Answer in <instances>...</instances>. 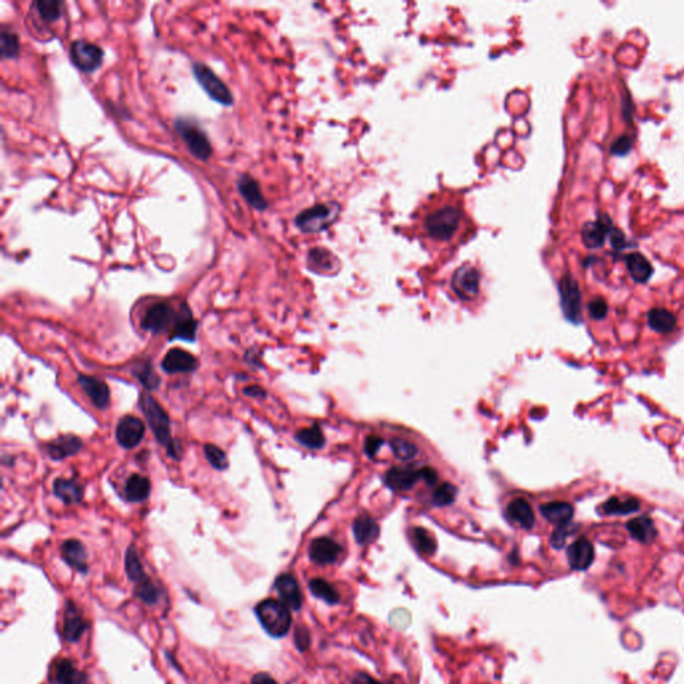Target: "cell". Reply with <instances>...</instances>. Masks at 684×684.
<instances>
[{
    "label": "cell",
    "instance_id": "6da1fadb",
    "mask_svg": "<svg viewBox=\"0 0 684 684\" xmlns=\"http://www.w3.org/2000/svg\"><path fill=\"white\" fill-rule=\"evenodd\" d=\"M467 215L460 203L435 202L425 206L421 214V233L435 246H449L465 234Z\"/></svg>",
    "mask_w": 684,
    "mask_h": 684
},
{
    "label": "cell",
    "instance_id": "7a4b0ae2",
    "mask_svg": "<svg viewBox=\"0 0 684 684\" xmlns=\"http://www.w3.org/2000/svg\"><path fill=\"white\" fill-rule=\"evenodd\" d=\"M256 615L265 631L274 638H282L291 627L290 611L282 602L266 599L256 607Z\"/></svg>",
    "mask_w": 684,
    "mask_h": 684
},
{
    "label": "cell",
    "instance_id": "3957f363",
    "mask_svg": "<svg viewBox=\"0 0 684 684\" xmlns=\"http://www.w3.org/2000/svg\"><path fill=\"white\" fill-rule=\"evenodd\" d=\"M139 407L143 412L157 441L168 448L174 442V439L171 437L170 419L166 411L147 392H143L140 395Z\"/></svg>",
    "mask_w": 684,
    "mask_h": 684
},
{
    "label": "cell",
    "instance_id": "277c9868",
    "mask_svg": "<svg viewBox=\"0 0 684 684\" xmlns=\"http://www.w3.org/2000/svg\"><path fill=\"white\" fill-rule=\"evenodd\" d=\"M175 131L178 133L180 137L182 138L189 152H191L197 159L208 161L212 157L213 147L209 137L194 121L178 118L175 121Z\"/></svg>",
    "mask_w": 684,
    "mask_h": 684
},
{
    "label": "cell",
    "instance_id": "5b68a950",
    "mask_svg": "<svg viewBox=\"0 0 684 684\" xmlns=\"http://www.w3.org/2000/svg\"><path fill=\"white\" fill-rule=\"evenodd\" d=\"M338 213V203H321L298 214L296 218V225L304 233H319L330 226L337 219Z\"/></svg>",
    "mask_w": 684,
    "mask_h": 684
},
{
    "label": "cell",
    "instance_id": "8992f818",
    "mask_svg": "<svg viewBox=\"0 0 684 684\" xmlns=\"http://www.w3.org/2000/svg\"><path fill=\"white\" fill-rule=\"evenodd\" d=\"M191 71L194 74V78L197 79L198 83L201 85V87L215 102H218L224 106H231L234 103L233 94L228 90V86L221 80V78L217 75L210 67H208L203 63H194L191 67Z\"/></svg>",
    "mask_w": 684,
    "mask_h": 684
},
{
    "label": "cell",
    "instance_id": "52a82bcc",
    "mask_svg": "<svg viewBox=\"0 0 684 684\" xmlns=\"http://www.w3.org/2000/svg\"><path fill=\"white\" fill-rule=\"evenodd\" d=\"M178 310H175L168 303H157L149 306L142 317L140 326L152 335L165 333L173 330Z\"/></svg>",
    "mask_w": 684,
    "mask_h": 684
},
{
    "label": "cell",
    "instance_id": "ba28073f",
    "mask_svg": "<svg viewBox=\"0 0 684 684\" xmlns=\"http://www.w3.org/2000/svg\"><path fill=\"white\" fill-rule=\"evenodd\" d=\"M70 58L80 71L94 73L102 66L105 52L98 45L86 41H75L70 47Z\"/></svg>",
    "mask_w": 684,
    "mask_h": 684
},
{
    "label": "cell",
    "instance_id": "9c48e42d",
    "mask_svg": "<svg viewBox=\"0 0 684 684\" xmlns=\"http://www.w3.org/2000/svg\"><path fill=\"white\" fill-rule=\"evenodd\" d=\"M559 291L564 316L578 323L581 321V291L578 281L571 274H565L559 282Z\"/></svg>",
    "mask_w": 684,
    "mask_h": 684
},
{
    "label": "cell",
    "instance_id": "30bf717a",
    "mask_svg": "<svg viewBox=\"0 0 684 684\" xmlns=\"http://www.w3.org/2000/svg\"><path fill=\"white\" fill-rule=\"evenodd\" d=\"M481 274L470 263L457 269L452 278V288L461 300H473L480 291Z\"/></svg>",
    "mask_w": 684,
    "mask_h": 684
},
{
    "label": "cell",
    "instance_id": "8fae6325",
    "mask_svg": "<svg viewBox=\"0 0 684 684\" xmlns=\"http://www.w3.org/2000/svg\"><path fill=\"white\" fill-rule=\"evenodd\" d=\"M146 433V426L136 416H124L117 425V441L124 449H133L140 444Z\"/></svg>",
    "mask_w": 684,
    "mask_h": 684
},
{
    "label": "cell",
    "instance_id": "7c38bea8",
    "mask_svg": "<svg viewBox=\"0 0 684 684\" xmlns=\"http://www.w3.org/2000/svg\"><path fill=\"white\" fill-rule=\"evenodd\" d=\"M275 590L279 595L282 603L291 609V611H300L304 603L303 592L300 588V584L297 579L294 578L291 574H282L275 580Z\"/></svg>",
    "mask_w": 684,
    "mask_h": 684
},
{
    "label": "cell",
    "instance_id": "4fadbf2b",
    "mask_svg": "<svg viewBox=\"0 0 684 684\" xmlns=\"http://www.w3.org/2000/svg\"><path fill=\"white\" fill-rule=\"evenodd\" d=\"M342 553V548L329 537H319L312 541L309 548V556L319 565L333 564Z\"/></svg>",
    "mask_w": 684,
    "mask_h": 684
},
{
    "label": "cell",
    "instance_id": "5bb4252c",
    "mask_svg": "<svg viewBox=\"0 0 684 684\" xmlns=\"http://www.w3.org/2000/svg\"><path fill=\"white\" fill-rule=\"evenodd\" d=\"M198 368L197 357L186 350L174 348L168 350L162 361V369L170 373H191Z\"/></svg>",
    "mask_w": 684,
    "mask_h": 684
},
{
    "label": "cell",
    "instance_id": "9a60e30c",
    "mask_svg": "<svg viewBox=\"0 0 684 684\" xmlns=\"http://www.w3.org/2000/svg\"><path fill=\"white\" fill-rule=\"evenodd\" d=\"M569 567L575 571H585L592 565L595 549L592 543L584 537L574 541L567 549Z\"/></svg>",
    "mask_w": 684,
    "mask_h": 684
},
{
    "label": "cell",
    "instance_id": "2e32d148",
    "mask_svg": "<svg viewBox=\"0 0 684 684\" xmlns=\"http://www.w3.org/2000/svg\"><path fill=\"white\" fill-rule=\"evenodd\" d=\"M78 382L85 391V393L89 395L95 408L106 409L110 404V389L105 381L87 374H79Z\"/></svg>",
    "mask_w": 684,
    "mask_h": 684
},
{
    "label": "cell",
    "instance_id": "e0dca14e",
    "mask_svg": "<svg viewBox=\"0 0 684 684\" xmlns=\"http://www.w3.org/2000/svg\"><path fill=\"white\" fill-rule=\"evenodd\" d=\"M198 322L193 317L190 307L186 304L180 306L175 323L173 330L170 332V340H183V341H194L197 335Z\"/></svg>",
    "mask_w": 684,
    "mask_h": 684
},
{
    "label": "cell",
    "instance_id": "ac0fdd59",
    "mask_svg": "<svg viewBox=\"0 0 684 684\" xmlns=\"http://www.w3.org/2000/svg\"><path fill=\"white\" fill-rule=\"evenodd\" d=\"M83 442L74 435H66L61 436L55 440L50 441L45 446L47 455L54 461H61L67 457L75 456L76 453L82 449Z\"/></svg>",
    "mask_w": 684,
    "mask_h": 684
},
{
    "label": "cell",
    "instance_id": "d6986e66",
    "mask_svg": "<svg viewBox=\"0 0 684 684\" xmlns=\"http://www.w3.org/2000/svg\"><path fill=\"white\" fill-rule=\"evenodd\" d=\"M611 219L607 217H600L597 221L587 222L581 228V240L588 249L602 247L611 230Z\"/></svg>",
    "mask_w": 684,
    "mask_h": 684
},
{
    "label": "cell",
    "instance_id": "ffe728a7",
    "mask_svg": "<svg viewBox=\"0 0 684 684\" xmlns=\"http://www.w3.org/2000/svg\"><path fill=\"white\" fill-rule=\"evenodd\" d=\"M87 623L79 613L75 604L68 602L64 609V620H63V636L67 641H78L85 634Z\"/></svg>",
    "mask_w": 684,
    "mask_h": 684
},
{
    "label": "cell",
    "instance_id": "44dd1931",
    "mask_svg": "<svg viewBox=\"0 0 684 684\" xmlns=\"http://www.w3.org/2000/svg\"><path fill=\"white\" fill-rule=\"evenodd\" d=\"M61 556H63V560L67 562L71 568L76 569L78 572H80V574L87 572V569H89L87 552H86L85 546L79 540H76V539L66 540L61 544Z\"/></svg>",
    "mask_w": 684,
    "mask_h": 684
},
{
    "label": "cell",
    "instance_id": "7402d4cb",
    "mask_svg": "<svg viewBox=\"0 0 684 684\" xmlns=\"http://www.w3.org/2000/svg\"><path fill=\"white\" fill-rule=\"evenodd\" d=\"M237 187H238V191L245 201L252 208H254L256 210L262 212L268 208V202L261 191L259 182L253 177H250L247 174L241 175L238 182H237Z\"/></svg>",
    "mask_w": 684,
    "mask_h": 684
},
{
    "label": "cell",
    "instance_id": "603a6c76",
    "mask_svg": "<svg viewBox=\"0 0 684 684\" xmlns=\"http://www.w3.org/2000/svg\"><path fill=\"white\" fill-rule=\"evenodd\" d=\"M420 479V471L412 467H395L388 471L385 481L389 487L395 490H408Z\"/></svg>",
    "mask_w": 684,
    "mask_h": 684
},
{
    "label": "cell",
    "instance_id": "cb8c5ba5",
    "mask_svg": "<svg viewBox=\"0 0 684 684\" xmlns=\"http://www.w3.org/2000/svg\"><path fill=\"white\" fill-rule=\"evenodd\" d=\"M627 530L635 540L643 544L653 543L657 536L654 520L648 516H640L630 520L627 523Z\"/></svg>",
    "mask_w": 684,
    "mask_h": 684
},
{
    "label": "cell",
    "instance_id": "d4e9b609",
    "mask_svg": "<svg viewBox=\"0 0 684 684\" xmlns=\"http://www.w3.org/2000/svg\"><path fill=\"white\" fill-rule=\"evenodd\" d=\"M54 495L64 504H78L83 500V487L74 479H57L52 486Z\"/></svg>",
    "mask_w": 684,
    "mask_h": 684
},
{
    "label": "cell",
    "instance_id": "484cf974",
    "mask_svg": "<svg viewBox=\"0 0 684 684\" xmlns=\"http://www.w3.org/2000/svg\"><path fill=\"white\" fill-rule=\"evenodd\" d=\"M507 515L515 524L524 530H531L534 524L532 507L525 499L518 497L509 502L507 508Z\"/></svg>",
    "mask_w": 684,
    "mask_h": 684
},
{
    "label": "cell",
    "instance_id": "4316f807",
    "mask_svg": "<svg viewBox=\"0 0 684 684\" xmlns=\"http://www.w3.org/2000/svg\"><path fill=\"white\" fill-rule=\"evenodd\" d=\"M625 265H627V269H628V273L631 275V278L638 284L647 282L650 279V277L654 273V269H653V265L650 263V261L640 253L628 254L625 257Z\"/></svg>",
    "mask_w": 684,
    "mask_h": 684
},
{
    "label": "cell",
    "instance_id": "83f0119b",
    "mask_svg": "<svg viewBox=\"0 0 684 684\" xmlns=\"http://www.w3.org/2000/svg\"><path fill=\"white\" fill-rule=\"evenodd\" d=\"M353 533L358 544L366 546L369 543H373L379 537L380 528L372 517L360 516L353 523Z\"/></svg>",
    "mask_w": 684,
    "mask_h": 684
},
{
    "label": "cell",
    "instance_id": "f1b7e54d",
    "mask_svg": "<svg viewBox=\"0 0 684 684\" xmlns=\"http://www.w3.org/2000/svg\"><path fill=\"white\" fill-rule=\"evenodd\" d=\"M150 481L142 474H133L127 479L124 486V496L129 502H145L150 495Z\"/></svg>",
    "mask_w": 684,
    "mask_h": 684
},
{
    "label": "cell",
    "instance_id": "f546056e",
    "mask_svg": "<svg viewBox=\"0 0 684 684\" xmlns=\"http://www.w3.org/2000/svg\"><path fill=\"white\" fill-rule=\"evenodd\" d=\"M51 676L57 684H82L85 682V676L78 672L74 664L67 659L59 660L52 666Z\"/></svg>",
    "mask_w": 684,
    "mask_h": 684
},
{
    "label": "cell",
    "instance_id": "4dcf8cb0",
    "mask_svg": "<svg viewBox=\"0 0 684 684\" xmlns=\"http://www.w3.org/2000/svg\"><path fill=\"white\" fill-rule=\"evenodd\" d=\"M541 515L553 524H567L574 516V508L571 504L564 502H552L544 504L541 508Z\"/></svg>",
    "mask_w": 684,
    "mask_h": 684
},
{
    "label": "cell",
    "instance_id": "1f68e13d",
    "mask_svg": "<svg viewBox=\"0 0 684 684\" xmlns=\"http://www.w3.org/2000/svg\"><path fill=\"white\" fill-rule=\"evenodd\" d=\"M650 328L657 333H669L676 328V317L666 309L655 307L647 314Z\"/></svg>",
    "mask_w": 684,
    "mask_h": 684
},
{
    "label": "cell",
    "instance_id": "d6a6232c",
    "mask_svg": "<svg viewBox=\"0 0 684 684\" xmlns=\"http://www.w3.org/2000/svg\"><path fill=\"white\" fill-rule=\"evenodd\" d=\"M309 266L319 273H330L337 269V259L329 250L316 247L309 252Z\"/></svg>",
    "mask_w": 684,
    "mask_h": 684
},
{
    "label": "cell",
    "instance_id": "836d02e7",
    "mask_svg": "<svg viewBox=\"0 0 684 684\" xmlns=\"http://www.w3.org/2000/svg\"><path fill=\"white\" fill-rule=\"evenodd\" d=\"M640 502L634 497H611L603 504L602 511L607 515H630L639 511Z\"/></svg>",
    "mask_w": 684,
    "mask_h": 684
},
{
    "label": "cell",
    "instance_id": "e575fe53",
    "mask_svg": "<svg viewBox=\"0 0 684 684\" xmlns=\"http://www.w3.org/2000/svg\"><path fill=\"white\" fill-rule=\"evenodd\" d=\"M124 568H126V574L129 579L131 581H134L136 584L142 581L143 579L147 578V575L145 574V569H143V565H142V562L139 559V555H138L137 549L134 546L127 548L126 551V556H124Z\"/></svg>",
    "mask_w": 684,
    "mask_h": 684
},
{
    "label": "cell",
    "instance_id": "d590c367",
    "mask_svg": "<svg viewBox=\"0 0 684 684\" xmlns=\"http://www.w3.org/2000/svg\"><path fill=\"white\" fill-rule=\"evenodd\" d=\"M309 590L313 596L323 600L328 604H337L340 602V595L335 587L323 579H313L309 583Z\"/></svg>",
    "mask_w": 684,
    "mask_h": 684
},
{
    "label": "cell",
    "instance_id": "8d00e7d4",
    "mask_svg": "<svg viewBox=\"0 0 684 684\" xmlns=\"http://www.w3.org/2000/svg\"><path fill=\"white\" fill-rule=\"evenodd\" d=\"M412 541H413L414 548L417 549V552L421 555L432 556L436 552V548H437L436 540L430 533L426 531L425 528H421V527L414 528L412 531Z\"/></svg>",
    "mask_w": 684,
    "mask_h": 684
},
{
    "label": "cell",
    "instance_id": "74e56055",
    "mask_svg": "<svg viewBox=\"0 0 684 684\" xmlns=\"http://www.w3.org/2000/svg\"><path fill=\"white\" fill-rule=\"evenodd\" d=\"M296 439L301 445H304L306 448H310V449H319L325 444L323 433L319 429V425H313L298 430V433L296 435Z\"/></svg>",
    "mask_w": 684,
    "mask_h": 684
},
{
    "label": "cell",
    "instance_id": "f35d334b",
    "mask_svg": "<svg viewBox=\"0 0 684 684\" xmlns=\"http://www.w3.org/2000/svg\"><path fill=\"white\" fill-rule=\"evenodd\" d=\"M34 7L42 20L51 23L61 17L63 3L57 0H39L34 3Z\"/></svg>",
    "mask_w": 684,
    "mask_h": 684
},
{
    "label": "cell",
    "instance_id": "ab89813d",
    "mask_svg": "<svg viewBox=\"0 0 684 684\" xmlns=\"http://www.w3.org/2000/svg\"><path fill=\"white\" fill-rule=\"evenodd\" d=\"M0 51L4 59L16 58L20 52V45L15 32L8 30H1L0 34Z\"/></svg>",
    "mask_w": 684,
    "mask_h": 684
},
{
    "label": "cell",
    "instance_id": "60d3db41",
    "mask_svg": "<svg viewBox=\"0 0 684 684\" xmlns=\"http://www.w3.org/2000/svg\"><path fill=\"white\" fill-rule=\"evenodd\" d=\"M134 374L137 377L138 380L142 382V385L147 389V391H155L158 386H159V377L157 376L154 368H152V363L146 361V363H140L138 368H136L134 370Z\"/></svg>",
    "mask_w": 684,
    "mask_h": 684
},
{
    "label": "cell",
    "instance_id": "b9f144b4",
    "mask_svg": "<svg viewBox=\"0 0 684 684\" xmlns=\"http://www.w3.org/2000/svg\"><path fill=\"white\" fill-rule=\"evenodd\" d=\"M136 593H137L138 597L149 604V606H152L155 603H158L159 597H161V590L158 588V585H155L152 583L150 578L147 576L146 579H143L142 581L137 583V588H136Z\"/></svg>",
    "mask_w": 684,
    "mask_h": 684
},
{
    "label": "cell",
    "instance_id": "7bdbcfd3",
    "mask_svg": "<svg viewBox=\"0 0 684 684\" xmlns=\"http://www.w3.org/2000/svg\"><path fill=\"white\" fill-rule=\"evenodd\" d=\"M203 451H205V456L208 458V461L212 464L213 468L218 470V471H224L228 468V456L219 446H217L214 444H206L203 446Z\"/></svg>",
    "mask_w": 684,
    "mask_h": 684
},
{
    "label": "cell",
    "instance_id": "ee69618b",
    "mask_svg": "<svg viewBox=\"0 0 684 684\" xmlns=\"http://www.w3.org/2000/svg\"><path fill=\"white\" fill-rule=\"evenodd\" d=\"M391 446H392L395 456L402 460V461H409L412 458L417 456V453H419V449L414 444H412L409 441L402 440V439L392 440Z\"/></svg>",
    "mask_w": 684,
    "mask_h": 684
},
{
    "label": "cell",
    "instance_id": "f6af8a7d",
    "mask_svg": "<svg viewBox=\"0 0 684 684\" xmlns=\"http://www.w3.org/2000/svg\"><path fill=\"white\" fill-rule=\"evenodd\" d=\"M457 489L455 486L449 484V483H445L442 484L441 487L437 488L435 490V495H433V502L436 505H449L452 502H455L456 499Z\"/></svg>",
    "mask_w": 684,
    "mask_h": 684
},
{
    "label": "cell",
    "instance_id": "bcb514c9",
    "mask_svg": "<svg viewBox=\"0 0 684 684\" xmlns=\"http://www.w3.org/2000/svg\"><path fill=\"white\" fill-rule=\"evenodd\" d=\"M588 312L590 316L593 319H603L607 317L609 313V305L603 298H593L592 301L588 304Z\"/></svg>",
    "mask_w": 684,
    "mask_h": 684
},
{
    "label": "cell",
    "instance_id": "7dc6e473",
    "mask_svg": "<svg viewBox=\"0 0 684 684\" xmlns=\"http://www.w3.org/2000/svg\"><path fill=\"white\" fill-rule=\"evenodd\" d=\"M632 138L630 136H622L620 138H618L612 146H611V154L613 155H618V157H623V155H627L628 152H631L632 149Z\"/></svg>",
    "mask_w": 684,
    "mask_h": 684
},
{
    "label": "cell",
    "instance_id": "c3c4849f",
    "mask_svg": "<svg viewBox=\"0 0 684 684\" xmlns=\"http://www.w3.org/2000/svg\"><path fill=\"white\" fill-rule=\"evenodd\" d=\"M294 643L300 651H306L310 647V634L304 625H298L294 631Z\"/></svg>",
    "mask_w": 684,
    "mask_h": 684
},
{
    "label": "cell",
    "instance_id": "681fc988",
    "mask_svg": "<svg viewBox=\"0 0 684 684\" xmlns=\"http://www.w3.org/2000/svg\"><path fill=\"white\" fill-rule=\"evenodd\" d=\"M571 527H569V523L567 524H562V525H559V528L552 533V537H551V544L555 548H562L564 544H565V540L567 537L571 534Z\"/></svg>",
    "mask_w": 684,
    "mask_h": 684
},
{
    "label": "cell",
    "instance_id": "f907efd6",
    "mask_svg": "<svg viewBox=\"0 0 684 684\" xmlns=\"http://www.w3.org/2000/svg\"><path fill=\"white\" fill-rule=\"evenodd\" d=\"M609 240H611V245L613 249L616 250H620L625 247V238H624V234L619 230V228H611L609 230Z\"/></svg>",
    "mask_w": 684,
    "mask_h": 684
},
{
    "label": "cell",
    "instance_id": "816d5d0a",
    "mask_svg": "<svg viewBox=\"0 0 684 684\" xmlns=\"http://www.w3.org/2000/svg\"><path fill=\"white\" fill-rule=\"evenodd\" d=\"M382 440L379 436H369L365 441V452L368 456L373 457L381 448Z\"/></svg>",
    "mask_w": 684,
    "mask_h": 684
},
{
    "label": "cell",
    "instance_id": "f5cc1de1",
    "mask_svg": "<svg viewBox=\"0 0 684 684\" xmlns=\"http://www.w3.org/2000/svg\"><path fill=\"white\" fill-rule=\"evenodd\" d=\"M420 479L425 480L428 484H435L437 481V473L433 468L425 467V468L420 470Z\"/></svg>",
    "mask_w": 684,
    "mask_h": 684
},
{
    "label": "cell",
    "instance_id": "db71d44e",
    "mask_svg": "<svg viewBox=\"0 0 684 684\" xmlns=\"http://www.w3.org/2000/svg\"><path fill=\"white\" fill-rule=\"evenodd\" d=\"M252 684H278V683H277V682L274 681L273 678H272V676H270L269 674H266V672H259V674H257V675H254V676H253V679H252Z\"/></svg>",
    "mask_w": 684,
    "mask_h": 684
},
{
    "label": "cell",
    "instance_id": "11a10c76",
    "mask_svg": "<svg viewBox=\"0 0 684 684\" xmlns=\"http://www.w3.org/2000/svg\"><path fill=\"white\" fill-rule=\"evenodd\" d=\"M244 393L252 398H263L266 393L265 391L261 388V386H257V385H250L247 388H245Z\"/></svg>",
    "mask_w": 684,
    "mask_h": 684
},
{
    "label": "cell",
    "instance_id": "9f6ffc18",
    "mask_svg": "<svg viewBox=\"0 0 684 684\" xmlns=\"http://www.w3.org/2000/svg\"><path fill=\"white\" fill-rule=\"evenodd\" d=\"M351 684H382L380 682H377L374 678H372L370 675L368 674H357L353 681H351Z\"/></svg>",
    "mask_w": 684,
    "mask_h": 684
}]
</instances>
